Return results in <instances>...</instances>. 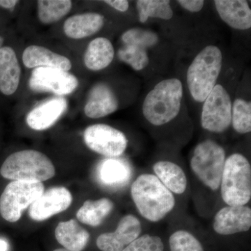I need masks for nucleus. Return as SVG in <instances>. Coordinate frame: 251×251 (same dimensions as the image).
<instances>
[{
    "mask_svg": "<svg viewBox=\"0 0 251 251\" xmlns=\"http://www.w3.org/2000/svg\"><path fill=\"white\" fill-rule=\"evenodd\" d=\"M227 153L212 139L200 142L188 161L190 196L200 216L209 219L220 206V186Z\"/></svg>",
    "mask_w": 251,
    "mask_h": 251,
    "instance_id": "f257e3e1",
    "label": "nucleus"
},
{
    "mask_svg": "<svg viewBox=\"0 0 251 251\" xmlns=\"http://www.w3.org/2000/svg\"><path fill=\"white\" fill-rule=\"evenodd\" d=\"M130 194L142 219L152 224L166 219L177 207L174 195L151 172L142 173L132 181Z\"/></svg>",
    "mask_w": 251,
    "mask_h": 251,
    "instance_id": "f03ea898",
    "label": "nucleus"
},
{
    "mask_svg": "<svg viewBox=\"0 0 251 251\" xmlns=\"http://www.w3.org/2000/svg\"><path fill=\"white\" fill-rule=\"evenodd\" d=\"M184 88L181 80L169 78L157 83L143 103L147 122L155 127L165 126L174 121L181 111Z\"/></svg>",
    "mask_w": 251,
    "mask_h": 251,
    "instance_id": "7ed1b4c3",
    "label": "nucleus"
},
{
    "mask_svg": "<svg viewBox=\"0 0 251 251\" xmlns=\"http://www.w3.org/2000/svg\"><path fill=\"white\" fill-rule=\"evenodd\" d=\"M221 205H249L251 200V164L245 154L234 152L225 161L221 186Z\"/></svg>",
    "mask_w": 251,
    "mask_h": 251,
    "instance_id": "20e7f679",
    "label": "nucleus"
},
{
    "mask_svg": "<svg viewBox=\"0 0 251 251\" xmlns=\"http://www.w3.org/2000/svg\"><path fill=\"white\" fill-rule=\"evenodd\" d=\"M223 54L216 46L204 48L196 55L186 74L188 90L196 101L203 103L214 89L221 74Z\"/></svg>",
    "mask_w": 251,
    "mask_h": 251,
    "instance_id": "39448f33",
    "label": "nucleus"
},
{
    "mask_svg": "<svg viewBox=\"0 0 251 251\" xmlns=\"http://www.w3.org/2000/svg\"><path fill=\"white\" fill-rule=\"evenodd\" d=\"M5 179L42 182L53 177L55 168L50 159L36 150H23L10 155L0 169Z\"/></svg>",
    "mask_w": 251,
    "mask_h": 251,
    "instance_id": "423d86ee",
    "label": "nucleus"
},
{
    "mask_svg": "<svg viewBox=\"0 0 251 251\" xmlns=\"http://www.w3.org/2000/svg\"><path fill=\"white\" fill-rule=\"evenodd\" d=\"M44 192L42 182L13 181L6 186L0 197L1 216L9 222H16L21 219L23 211Z\"/></svg>",
    "mask_w": 251,
    "mask_h": 251,
    "instance_id": "0eeeda50",
    "label": "nucleus"
},
{
    "mask_svg": "<svg viewBox=\"0 0 251 251\" xmlns=\"http://www.w3.org/2000/svg\"><path fill=\"white\" fill-rule=\"evenodd\" d=\"M201 126L203 129L214 134L228 130L232 122V101L224 86L216 84L203 102Z\"/></svg>",
    "mask_w": 251,
    "mask_h": 251,
    "instance_id": "6e6552de",
    "label": "nucleus"
},
{
    "mask_svg": "<svg viewBox=\"0 0 251 251\" xmlns=\"http://www.w3.org/2000/svg\"><path fill=\"white\" fill-rule=\"evenodd\" d=\"M87 148L106 158L120 157L128 146V139L123 132L110 125H91L84 132Z\"/></svg>",
    "mask_w": 251,
    "mask_h": 251,
    "instance_id": "1a4fd4ad",
    "label": "nucleus"
},
{
    "mask_svg": "<svg viewBox=\"0 0 251 251\" xmlns=\"http://www.w3.org/2000/svg\"><path fill=\"white\" fill-rule=\"evenodd\" d=\"M78 80L69 72L54 68H36L29 77L31 90L39 93H52L62 97L73 93L78 87Z\"/></svg>",
    "mask_w": 251,
    "mask_h": 251,
    "instance_id": "9d476101",
    "label": "nucleus"
},
{
    "mask_svg": "<svg viewBox=\"0 0 251 251\" xmlns=\"http://www.w3.org/2000/svg\"><path fill=\"white\" fill-rule=\"evenodd\" d=\"M211 218L213 232L221 237H231L251 230L250 205H221Z\"/></svg>",
    "mask_w": 251,
    "mask_h": 251,
    "instance_id": "9b49d317",
    "label": "nucleus"
},
{
    "mask_svg": "<svg viewBox=\"0 0 251 251\" xmlns=\"http://www.w3.org/2000/svg\"><path fill=\"white\" fill-rule=\"evenodd\" d=\"M151 173L174 195L177 204L189 197L188 173L177 162L168 158L157 160L151 166Z\"/></svg>",
    "mask_w": 251,
    "mask_h": 251,
    "instance_id": "f8f14e48",
    "label": "nucleus"
},
{
    "mask_svg": "<svg viewBox=\"0 0 251 251\" xmlns=\"http://www.w3.org/2000/svg\"><path fill=\"white\" fill-rule=\"evenodd\" d=\"M143 226L138 216L132 214L124 216L114 232L99 236L97 245L101 251H122L143 234Z\"/></svg>",
    "mask_w": 251,
    "mask_h": 251,
    "instance_id": "ddd939ff",
    "label": "nucleus"
},
{
    "mask_svg": "<svg viewBox=\"0 0 251 251\" xmlns=\"http://www.w3.org/2000/svg\"><path fill=\"white\" fill-rule=\"evenodd\" d=\"M133 167L125 158H106L97 165L96 179L102 187L117 191L128 186L133 177Z\"/></svg>",
    "mask_w": 251,
    "mask_h": 251,
    "instance_id": "4468645a",
    "label": "nucleus"
},
{
    "mask_svg": "<svg viewBox=\"0 0 251 251\" xmlns=\"http://www.w3.org/2000/svg\"><path fill=\"white\" fill-rule=\"evenodd\" d=\"M72 195L63 186L49 188L29 206V215L36 221H45L67 210L72 204Z\"/></svg>",
    "mask_w": 251,
    "mask_h": 251,
    "instance_id": "2eb2a0df",
    "label": "nucleus"
},
{
    "mask_svg": "<svg viewBox=\"0 0 251 251\" xmlns=\"http://www.w3.org/2000/svg\"><path fill=\"white\" fill-rule=\"evenodd\" d=\"M68 109L67 99L56 97L46 100L28 113L26 122L33 130H44L50 128Z\"/></svg>",
    "mask_w": 251,
    "mask_h": 251,
    "instance_id": "dca6fc26",
    "label": "nucleus"
},
{
    "mask_svg": "<svg viewBox=\"0 0 251 251\" xmlns=\"http://www.w3.org/2000/svg\"><path fill=\"white\" fill-rule=\"evenodd\" d=\"M118 108L119 100L111 87L100 82L91 89L84 110L89 118L99 119L111 115Z\"/></svg>",
    "mask_w": 251,
    "mask_h": 251,
    "instance_id": "f3484780",
    "label": "nucleus"
},
{
    "mask_svg": "<svg viewBox=\"0 0 251 251\" xmlns=\"http://www.w3.org/2000/svg\"><path fill=\"white\" fill-rule=\"evenodd\" d=\"M216 11L220 18L229 27L238 30L251 27V9L245 0H216Z\"/></svg>",
    "mask_w": 251,
    "mask_h": 251,
    "instance_id": "a211bd4d",
    "label": "nucleus"
},
{
    "mask_svg": "<svg viewBox=\"0 0 251 251\" xmlns=\"http://www.w3.org/2000/svg\"><path fill=\"white\" fill-rule=\"evenodd\" d=\"M23 62L28 69L54 68L69 72L72 68V63L67 57L39 46H30L25 50Z\"/></svg>",
    "mask_w": 251,
    "mask_h": 251,
    "instance_id": "6ab92c4d",
    "label": "nucleus"
},
{
    "mask_svg": "<svg viewBox=\"0 0 251 251\" xmlns=\"http://www.w3.org/2000/svg\"><path fill=\"white\" fill-rule=\"evenodd\" d=\"M21 69L17 56L12 48L5 46L0 49V92L12 95L18 90Z\"/></svg>",
    "mask_w": 251,
    "mask_h": 251,
    "instance_id": "aec40b11",
    "label": "nucleus"
},
{
    "mask_svg": "<svg viewBox=\"0 0 251 251\" xmlns=\"http://www.w3.org/2000/svg\"><path fill=\"white\" fill-rule=\"evenodd\" d=\"M105 18L98 13L74 15L64 22V31L67 37L81 39L94 35L103 27Z\"/></svg>",
    "mask_w": 251,
    "mask_h": 251,
    "instance_id": "412c9836",
    "label": "nucleus"
},
{
    "mask_svg": "<svg viewBox=\"0 0 251 251\" xmlns=\"http://www.w3.org/2000/svg\"><path fill=\"white\" fill-rule=\"evenodd\" d=\"M114 57L115 49L111 41L107 38L98 37L91 41L87 46L84 63L87 69L98 72L108 67Z\"/></svg>",
    "mask_w": 251,
    "mask_h": 251,
    "instance_id": "4be33fe9",
    "label": "nucleus"
},
{
    "mask_svg": "<svg viewBox=\"0 0 251 251\" xmlns=\"http://www.w3.org/2000/svg\"><path fill=\"white\" fill-rule=\"evenodd\" d=\"M90 234L75 220L59 223L55 229L57 242L69 251H82L90 239Z\"/></svg>",
    "mask_w": 251,
    "mask_h": 251,
    "instance_id": "5701e85b",
    "label": "nucleus"
},
{
    "mask_svg": "<svg viewBox=\"0 0 251 251\" xmlns=\"http://www.w3.org/2000/svg\"><path fill=\"white\" fill-rule=\"evenodd\" d=\"M115 204L109 198L87 200L77 211L76 217L82 224L98 227L113 211Z\"/></svg>",
    "mask_w": 251,
    "mask_h": 251,
    "instance_id": "b1692460",
    "label": "nucleus"
},
{
    "mask_svg": "<svg viewBox=\"0 0 251 251\" xmlns=\"http://www.w3.org/2000/svg\"><path fill=\"white\" fill-rule=\"evenodd\" d=\"M38 16L43 24H52L67 16L72 8L70 0H39Z\"/></svg>",
    "mask_w": 251,
    "mask_h": 251,
    "instance_id": "393cba45",
    "label": "nucleus"
},
{
    "mask_svg": "<svg viewBox=\"0 0 251 251\" xmlns=\"http://www.w3.org/2000/svg\"><path fill=\"white\" fill-rule=\"evenodd\" d=\"M135 5L141 23H146L150 18L168 21L174 14L168 0H138Z\"/></svg>",
    "mask_w": 251,
    "mask_h": 251,
    "instance_id": "a878e982",
    "label": "nucleus"
},
{
    "mask_svg": "<svg viewBox=\"0 0 251 251\" xmlns=\"http://www.w3.org/2000/svg\"><path fill=\"white\" fill-rule=\"evenodd\" d=\"M231 125L236 133L246 135L251 131V103L250 100L236 99L232 105Z\"/></svg>",
    "mask_w": 251,
    "mask_h": 251,
    "instance_id": "bb28decb",
    "label": "nucleus"
},
{
    "mask_svg": "<svg viewBox=\"0 0 251 251\" xmlns=\"http://www.w3.org/2000/svg\"><path fill=\"white\" fill-rule=\"evenodd\" d=\"M171 251H204L202 243L186 227H178L168 239Z\"/></svg>",
    "mask_w": 251,
    "mask_h": 251,
    "instance_id": "cd10ccee",
    "label": "nucleus"
},
{
    "mask_svg": "<svg viewBox=\"0 0 251 251\" xmlns=\"http://www.w3.org/2000/svg\"><path fill=\"white\" fill-rule=\"evenodd\" d=\"M147 50H148L139 46L123 44L119 49L117 55L122 62L129 65L133 70L140 72L150 64V57Z\"/></svg>",
    "mask_w": 251,
    "mask_h": 251,
    "instance_id": "c85d7f7f",
    "label": "nucleus"
},
{
    "mask_svg": "<svg viewBox=\"0 0 251 251\" xmlns=\"http://www.w3.org/2000/svg\"><path fill=\"white\" fill-rule=\"evenodd\" d=\"M123 44L139 46L148 50L159 42V36L154 31L143 28L135 27L128 29L122 35Z\"/></svg>",
    "mask_w": 251,
    "mask_h": 251,
    "instance_id": "c756f323",
    "label": "nucleus"
},
{
    "mask_svg": "<svg viewBox=\"0 0 251 251\" xmlns=\"http://www.w3.org/2000/svg\"><path fill=\"white\" fill-rule=\"evenodd\" d=\"M161 237L151 234H142L122 251H164Z\"/></svg>",
    "mask_w": 251,
    "mask_h": 251,
    "instance_id": "7c9ffc66",
    "label": "nucleus"
},
{
    "mask_svg": "<svg viewBox=\"0 0 251 251\" xmlns=\"http://www.w3.org/2000/svg\"><path fill=\"white\" fill-rule=\"evenodd\" d=\"M177 3L184 9L193 13L201 11L204 4L202 0H179Z\"/></svg>",
    "mask_w": 251,
    "mask_h": 251,
    "instance_id": "2f4dec72",
    "label": "nucleus"
},
{
    "mask_svg": "<svg viewBox=\"0 0 251 251\" xmlns=\"http://www.w3.org/2000/svg\"><path fill=\"white\" fill-rule=\"evenodd\" d=\"M104 2L120 12H126L129 8V2L126 0H106Z\"/></svg>",
    "mask_w": 251,
    "mask_h": 251,
    "instance_id": "473e14b6",
    "label": "nucleus"
},
{
    "mask_svg": "<svg viewBox=\"0 0 251 251\" xmlns=\"http://www.w3.org/2000/svg\"><path fill=\"white\" fill-rule=\"evenodd\" d=\"M18 3L19 1L17 0H0V6L4 9H14Z\"/></svg>",
    "mask_w": 251,
    "mask_h": 251,
    "instance_id": "72a5a7b5",
    "label": "nucleus"
},
{
    "mask_svg": "<svg viewBox=\"0 0 251 251\" xmlns=\"http://www.w3.org/2000/svg\"><path fill=\"white\" fill-rule=\"evenodd\" d=\"M9 249V244L5 240L0 239V251H7Z\"/></svg>",
    "mask_w": 251,
    "mask_h": 251,
    "instance_id": "f704fd0d",
    "label": "nucleus"
},
{
    "mask_svg": "<svg viewBox=\"0 0 251 251\" xmlns=\"http://www.w3.org/2000/svg\"><path fill=\"white\" fill-rule=\"evenodd\" d=\"M3 44H4V39L0 36V49L2 48Z\"/></svg>",
    "mask_w": 251,
    "mask_h": 251,
    "instance_id": "c9c22d12",
    "label": "nucleus"
},
{
    "mask_svg": "<svg viewBox=\"0 0 251 251\" xmlns=\"http://www.w3.org/2000/svg\"><path fill=\"white\" fill-rule=\"evenodd\" d=\"M54 251H69L67 250V249H56V250H54Z\"/></svg>",
    "mask_w": 251,
    "mask_h": 251,
    "instance_id": "e433bc0d",
    "label": "nucleus"
}]
</instances>
